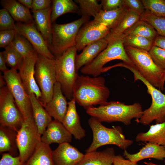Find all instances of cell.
Segmentation results:
<instances>
[{"mask_svg":"<svg viewBox=\"0 0 165 165\" xmlns=\"http://www.w3.org/2000/svg\"><path fill=\"white\" fill-rule=\"evenodd\" d=\"M110 95L105 78L100 76L79 75L73 87V98L86 110L94 106L105 104Z\"/></svg>","mask_w":165,"mask_h":165,"instance_id":"1","label":"cell"},{"mask_svg":"<svg viewBox=\"0 0 165 165\" xmlns=\"http://www.w3.org/2000/svg\"><path fill=\"white\" fill-rule=\"evenodd\" d=\"M86 112L101 122H119L127 126L131 124L133 119L137 122L142 116L143 111L138 102L127 105L119 101H111L97 107H90Z\"/></svg>","mask_w":165,"mask_h":165,"instance_id":"2","label":"cell"},{"mask_svg":"<svg viewBox=\"0 0 165 165\" xmlns=\"http://www.w3.org/2000/svg\"><path fill=\"white\" fill-rule=\"evenodd\" d=\"M120 66L126 68L132 72L134 81L139 80L142 82L146 86L147 92L151 97L150 106L143 111L142 116L137 122L148 125L154 120L156 123L165 122V94L145 79L134 65L123 62L120 63Z\"/></svg>","mask_w":165,"mask_h":165,"instance_id":"3","label":"cell"},{"mask_svg":"<svg viewBox=\"0 0 165 165\" xmlns=\"http://www.w3.org/2000/svg\"><path fill=\"white\" fill-rule=\"evenodd\" d=\"M88 123L93 137L91 144L86 150V153L96 151L99 147L108 145H115L124 150L133 143V140L126 138L120 126L106 127L96 118L91 116Z\"/></svg>","mask_w":165,"mask_h":165,"instance_id":"4","label":"cell"},{"mask_svg":"<svg viewBox=\"0 0 165 165\" xmlns=\"http://www.w3.org/2000/svg\"><path fill=\"white\" fill-rule=\"evenodd\" d=\"M77 51L75 46L55 58L56 81L60 84L63 93L70 100L73 98V87L79 75L75 66Z\"/></svg>","mask_w":165,"mask_h":165,"instance_id":"5","label":"cell"},{"mask_svg":"<svg viewBox=\"0 0 165 165\" xmlns=\"http://www.w3.org/2000/svg\"><path fill=\"white\" fill-rule=\"evenodd\" d=\"M89 17L82 16L73 22L62 24H52V41L49 49L55 57L61 55L75 46L78 32Z\"/></svg>","mask_w":165,"mask_h":165,"instance_id":"6","label":"cell"},{"mask_svg":"<svg viewBox=\"0 0 165 165\" xmlns=\"http://www.w3.org/2000/svg\"><path fill=\"white\" fill-rule=\"evenodd\" d=\"M115 60H120L123 62L134 65L125 51L122 38L109 42L107 47L92 62L81 68L80 72L85 75L99 76L102 73L104 66L108 62Z\"/></svg>","mask_w":165,"mask_h":165,"instance_id":"7","label":"cell"},{"mask_svg":"<svg viewBox=\"0 0 165 165\" xmlns=\"http://www.w3.org/2000/svg\"><path fill=\"white\" fill-rule=\"evenodd\" d=\"M34 76L42 93L39 101L44 107L52 97L57 82L55 59L48 58L38 54Z\"/></svg>","mask_w":165,"mask_h":165,"instance_id":"8","label":"cell"},{"mask_svg":"<svg viewBox=\"0 0 165 165\" xmlns=\"http://www.w3.org/2000/svg\"><path fill=\"white\" fill-rule=\"evenodd\" d=\"M125 51L138 71L149 83L159 90L165 70L158 67L152 59L148 52L130 46Z\"/></svg>","mask_w":165,"mask_h":165,"instance_id":"9","label":"cell"},{"mask_svg":"<svg viewBox=\"0 0 165 165\" xmlns=\"http://www.w3.org/2000/svg\"><path fill=\"white\" fill-rule=\"evenodd\" d=\"M41 136L33 116L24 119L21 127L17 131L16 141L19 155L25 163L41 141Z\"/></svg>","mask_w":165,"mask_h":165,"instance_id":"10","label":"cell"},{"mask_svg":"<svg viewBox=\"0 0 165 165\" xmlns=\"http://www.w3.org/2000/svg\"><path fill=\"white\" fill-rule=\"evenodd\" d=\"M24 120L22 114L6 86L0 88V125L17 131Z\"/></svg>","mask_w":165,"mask_h":165,"instance_id":"11","label":"cell"},{"mask_svg":"<svg viewBox=\"0 0 165 165\" xmlns=\"http://www.w3.org/2000/svg\"><path fill=\"white\" fill-rule=\"evenodd\" d=\"M6 86L24 119L32 116L31 103L17 70L12 69L3 73Z\"/></svg>","mask_w":165,"mask_h":165,"instance_id":"12","label":"cell"},{"mask_svg":"<svg viewBox=\"0 0 165 165\" xmlns=\"http://www.w3.org/2000/svg\"><path fill=\"white\" fill-rule=\"evenodd\" d=\"M15 25L16 32L26 38L38 54L50 59L55 58L35 23L25 24L17 22Z\"/></svg>","mask_w":165,"mask_h":165,"instance_id":"13","label":"cell"},{"mask_svg":"<svg viewBox=\"0 0 165 165\" xmlns=\"http://www.w3.org/2000/svg\"><path fill=\"white\" fill-rule=\"evenodd\" d=\"M110 31L105 25L94 20L89 21L79 30L75 46L77 51H80L88 45L105 38Z\"/></svg>","mask_w":165,"mask_h":165,"instance_id":"14","label":"cell"},{"mask_svg":"<svg viewBox=\"0 0 165 165\" xmlns=\"http://www.w3.org/2000/svg\"><path fill=\"white\" fill-rule=\"evenodd\" d=\"M36 52L30 56L23 58L18 72L25 90L29 95L35 94L39 101L42 97L41 91L35 81L34 74L35 66L38 57Z\"/></svg>","mask_w":165,"mask_h":165,"instance_id":"15","label":"cell"},{"mask_svg":"<svg viewBox=\"0 0 165 165\" xmlns=\"http://www.w3.org/2000/svg\"><path fill=\"white\" fill-rule=\"evenodd\" d=\"M84 156L69 143L59 144L52 152L54 165H77Z\"/></svg>","mask_w":165,"mask_h":165,"instance_id":"16","label":"cell"},{"mask_svg":"<svg viewBox=\"0 0 165 165\" xmlns=\"http://www.w3.org/2000/svg\"><path fill=\"white\" fill-rule=\"evenodd\" d=\"M63 93L60 84L56 82L54 85L52 97L44 107L52 117L61 123L68 108L66 97Z\"/></svg>","mask_w":165,"mask_h":165,"instance_id":"17","label":"cell"},{"mask_svg":"<svg viewBox=\"0 0 165 165\" xmlns=\"http://www.w3.org/2000/svg\"><path fill=\"white\" fill-rule=\"evenodd\" d=\"M72 140V135L62 123L54 119L49 124L41 137L42 142L49 145L52 143H69Z\"/></svg>","mask_w":165,"mask_h":165,"instance_id":"18","label":"cell"},{"mask_svg":"<svg viewBox=\"0 0 165 165\" xmlns=\"http://www.w3.org/2000/svg\"><path fill=\"white\" fill-rule=\"evenodd\" d=\"M75 103L74 98L68 102V109L62 123L75 138L80 140L85 136L86 132L81 126Z\"/></svg>","mask_w":165,"mask_h":165,"instance_id":"19","label":"cell"},{"mask_svg":"<svg viewBox=\"0 0 165 165\" xmlns=\"http://www.w3.org/2000/svg\"><path fill=\"white\" fill-rule=\"evenodd\" d=\"M123 155L126 158L134 163L148 158L162 160L165 159V147L156 144L146 142L138 152L131 154L125 149Z\"/></svg>","mask_w":165,"mask_h":165,"instance_id":"20","label":"cell"},{"mask_svg":"<svg viewBox=\"0 0 165 165\" xmlns=\"http://www.w3.org/2000/svg\"><path fill=\"white\" fill-rule=\"evenodd\" d=\"M108 45V41L103 38L86 46L82 52L76 56L75 62L76 71L78 72L80 68L92 62Z\"/></svg>","mask_w":165,"mask_h":165,"instance_id":"21","label":"cell"},{"mask_svg":"<svg viewBox=\"0 0 165 165\" xmlns=\"http://www.w3.org/2000/svg\"><path fill=\"white\" fill-rule=\"evenodd\" d=\"M52 6L42 10L32 11L36 26L47 44L49 49L52 41Z\"/></svg>","mask_w":165,"mask_h":165,"instance_id":"22","label":"cell"},{"mask_svg":"<svg viewBox=\"0 0 165 165\" xmlns=\"http://www.w3.org/2000/svg\"><path fill=\"white\" fill-rule=\"evenodd\" d=\"M0 4L6 9L14 20L25 24L35 23L30 9L15 0H2Z\"/></svg>","mask_w":165,"mask_h":165,"instance_id":"23","label":"cell"},{"mask_svg":"<svg viewBox=\"0 0 165 165\" xmlns=\"http://www.w3.org/2000/svg\"><path fill=\"white\" fill-rule=\"evenodd\" d=\"M29 96L31 104L32 116L38 132L41 136L49 124L53 120L52 117L34 94L31 93Z\"/></svg>","mask_w":165,"mask_h":165,"instance_id":"24","label":"cell"},{"mask_svg":"<svg viewBox=\"0 0 165 165\" xmlns=\"http://www.w3.org/2000/svg\"><path fill=\"white\" fill-rule=\"evenodd\" d=\"M115 156L112 148H108L101 151L86 152L77 165H112Z\"/></svg>","mask_w":165,"mask_h":165,"instance_id":"25","label":"cell"},{"mask_svg":"<svg viewBox=\"0 0 165 165\" xmlns=\"http://www.w3.org/2000/svg\"><path fill=\"white\" fill-rule=\"evenodd\" d=\"M140 15L134 11L128 10L118 25L110 30L105 38L108 43L114 40L121 38L126 31L140 20Z\"/></svg>","mask_w":165,"mask_h":165,"instance_id":"26","label":"cell"},{"mask_svg":"<svg viewBox=\"0 0 165 165\" xmlns=\"http://www.w3.org/2000/svg\"><path fill=\"white\" fill-rule=\"evenodd\" d=\"M17 131L6 126L0 125V153L7 152L16 156L18 150L16 137Z\"/></svg>","mask_w":165,"mask_h":165,"instance_id":"27","label":"cell"},{"mask_svg":"<svg viewBox=\"0 0 165 165\" xmlns=\"http://www.w3.org/2000/svg\"><path fill=\"white\" fill-rule=\"evenodd\" d=\"M137 142H150L165 147V121L152 125L146 132H141L136 136Z\"/></svg>","mask_w":165,"mask_h":165,"instance_id":"28","label":"cell"},{"mask_svg":"<svg viewBox=\"0 0 165 165\" xmlns=\"http://www.w3.org/2000/svg\"><path fill=\"white\" fill-rule=\"evenodd\" d=\"M52 151L49 145L41 140L24 165H54L52 157Z\"/></svg>","mask_w":165,"mask_h":165,"instance_id":"29","label":"cell"},{"mask_svg":"<svg viewBox=\"0 0 165 165\" xmlns=\"http://www.w3.org/2000/svg\"><path fill=\"white\" fill-rule=\"evenodd\" d=\"M127 10L125 6L112 11L102 10L94 20L103 24L110 30L118 25Z\"/></svg>","mask_w":165,"mask_h":165,"instance_id":"30","label":"cell"},{"mask_svg":"<svg viewBox=\"0 0 165 165\" xmlns=\"http://www.w3.org/2000/svg\"><path fill=\"white\" fill-rule=\"evenodd\" d=\"M51 20L52 24L61 15L68 13H78L79 7L72 0H52Z\"/></svg>","mask_w":165,"mask_h":165,"instance_id":"31","label":"cell"},{"mask_svg":"<svg viewBox=\"0 0 165 165\" xmlns=\"http://www.w3.org/2000/svg\"><path fill=\"white\" fill-rule=\"evenodd\" d=\"M130 35H140L153 40L158 35L151 25L140 19L126 31L122 37Z\"/></svg>","mask_w":165,"mask_h":165,"instance_id":"32","label":"cell"},{"mask_svg":"<svg viewBox=\"0 0 165 165\" xmlns=\"http://www.w3.org/2000/svg\"><path fill=\"white\" fill-rule=\"evenodd\" d=\"M124 46H130L148 52L154 40L140 35H130L122 37Z\"/></svg>","mask_w":165,"mask_h":165,"instance_id":"33","label":"cell"},{"mask_svg":"<svg viewBox=\"0 0 165 165\" xmlns=\"http://www.w3.org/2000/svg\"><path fill=\"white\" fill-rule=\"evenodd\" d=\"M10 45L23 58L32 55L36 52L29 41L17 32Z\"/></svg>","mask_w":165,"mask_h":165,"instance_id":"34","label":"cell"},{"mask_svg":"<svg viewBox=\"0 0 165 165\" xmlns=\"http://www.w3.org/2000/svg\"><path fill=\"white\" fill-rule=\"evenodd\" d=\"M75 2L79 6V11L82 16L94 18L102 10L101 6L96 0H76Z\"/></svg>","mask_w":165,"mask_h":165,"instance_id":"35","label":"cell"},{"mask_svg":"<svg viewBox=\"0 0 165 165\" xmlns=\"http://www.w3.org/2000/svg\"><path fill=\"white\" fill-rule=\"evenodd\" d=\"M140 19L151 25L159 35L165 36V17L155 16L146 10L140 15Z\"/></svg>","mask_w":165,"mask_h":165,"instance_id":"36","label":"cell"},{"mask_svg":"<svg viewBox=\"0 0 165 165\" xmlns=\"http://www.w3.org/2000/svg\"><path fill=\"white\" fill-rule=\"evenodd\" d=\"M2 52L6 64L11 69L16 70L19 69L23 58L10 45L6 48Z\"/></svg>","mask_w":165,"mask_h":165,"instance_id":"37","label":"cell"},{"mask_svg":"<svg viewBox=\"0 0 165 165\" xmlns=\"http://www.w3.org/2000/svg\"><path fill=\"white\" fill-rule=\"evenodd\" d=\"M146 10L159 17H165V0H141Z\"/></svg>","mask_w":165,"mask_h":165,"instance_id":"38","label":"cell"},{"mask_svg":"<svg viewBox=\"0 0 165 165\" xmlns=\"http://www.w3.org/2000/svg\"><path fill=\"white\" fill-rule=\"evenodd\" d=\"M148 53L155 64L165 70V50L153 45Z\"/></svg>","mask_w":165,"mask_h":165,"instance_id":"39","label":"cell"},{"mask_svg":"<svg viewBox=\"0 0 165 165\" xmlns=\"http://www.w3.org/2000/svg\"><path fill=\"white\" fill-rule=\"evenodd\" d=\"M14 20L5 9L0 10V31L15 30Z\"/></svg>","mask_w":165,"mask_h":165,"instance_id":"40","label":"cell"},{"mask_svg":"<svg viewBox=\"0 0 165 165\" xmlns=\"http://www.w3.org/2000/svg\"><path fill=\"white\" fill-rule=\"evenodd\" d=\"M16 32L15 30L0 31V47L5 48L13 42Z\"/></svg>","mask_w":165,"mask_h":165,"instance_id":"41","label":"cell"},{"mask_svg":"<svg viewBox=\"0 0 165 165\" xmlns=\"http://www.w3.org/2000/svg\"><path fill=\"white\" fill-rule=\"evenodd\" d=\"M25 162L20 156H13L8 153L2 154L0 160V165H24Z\"/></svg>","mask_w":165,"mask_h":165,"instance_id":"42","label":"cell"},{"mask_svg":"<svg viewBox=\"0 0 165 165\" xmlns=\"http://www.w3.org/2000/svg\"><path fill=\"white\" fill-rule=\"evenodd\" d=\"M124 6L128 10L134 11L140 15L146 11L145 6L140 0H124Z\"/></svg>","mask_w":165,"mask_h":165,"instance_id":"43","label":"cell"},{"mask_svg":"<svg viewBox=\"0 0 165 165\" xmlns=\"http://www.w3.org/2000/svg\"><path fill=\"white\" fill-rule=\"evenodd\" d=\"M101 4L104 11L113 10L124 6V0H102Z\"/></svg>","mask_w":165,"mask_h":165,"instance_id":"44","label":"cell"},{"mask_svg":"<svg viewBox=\"0 0 165 165\" xmlns=\"http://www.w3.org/2000/svg\"><path fill=\"white\" fill-rule=\"evenodd\" d=\"M52 0H33L32 11H38L46 9L51 6Z\"/></svg>","mask_w":165,"mask_h":165,"instance_id":"45","label":"cell"},{"mask_svg":"<svg viewBox=\"0 0 165 165\" xmlns=\"http://www.w3.org/2000/svg\"><path fill=\"white\" fill-rule=\"evenodd\" d=\"M112 165H138L137 163L132 162L129 160L125 159L123 156H115L113 159Z\"/></svg>","mask_w":165,"mask_h":165,"instance_id":"46","label":"cell"},{"mask_svg":"<svg viewBox=\"0 0 165 165\" xmlns=\"http://www.w3.org/2000/svg\"><path fill=\"white\" fill-rule=\"evenodd\" d=\"M153 45L165 50V36L158 35L154 40Z\"/></svg>","mask_w":165,"mask_h":165,"instance_id":"47","label":"cell"},{"mask_svg":"<svg viewBox=\"0 0 165 165\" xmlns=\"http://www.w3.org/2000/svg\"><path fill=\"white\" fill-rule=\"evenodd\" d=\"M6 63L2 52H0V70L3 73L9 69L6 66Z\"/></svg>","mask_w":165,"mask_h":165,"instance_id":"48","label":"cell"},{"mask_svg":"<svg viewBox=\"0 0 165 165\" xmlns=\"http://www.w3.org/2000/svg\"><path fill=\"white\" fill-rule=\"evenodd\" d=\"M18 1L29 9H31L33 0H18Z\"/></svg>","mask_w":165,"mask_h":165,"instance_id":"49","label":"cell"},{"mask_svg":"<svg viewBox=\"0 0 165 165\" xmlns=\"http://www.w3.org/2000/svg\"><path fill=\"white\" fill-rule=\"evenodd\" d=\"M165 82V70L164 71V73L163 74V75L161 81L160 88L159 90H164V85Z\"/></svg>","mask_w":165,"mask_h":165,"instance_id":"50","label":"cell"},{"mask_svg":"<svg viewBox=\"0 0 165 165\" xmlns=\"http://www.w3.org/2000/svg\"><path fill=\"white\" fill-rule=\"evenodd\" d=\"M6 86V81L4 78L3 75H0V88Z\"/></svg>","mask_w":165,"mask_h":165,"instance_id":"51","label":"cell"},{"mask_svg":"<svg viewBox=\"0 0 165 165\" xmlns=\"http://www.w3.org/2000/svg\"><path fill=\"white\" fill-rule=\"evenodd\" d=\"M144 163L146 165H165V164L164 165L158 164L153 163L151 162H144Z\"/></svg>","mask_w":165,"mask_h":165,"instance_id":"52","label":"cell"},{"mask_svg":"<svg viewBox=\"0 0 165 165\" xmlns=\"http://www.w3.org/2000/svg\"><path fill=\"white\" fill-rule=\"evenodd\" d=\"M164 163H165V159L164 160Z\"/></svg>","mask_w":165,"mask_h":165,"instance_id":"53","label":"cell"}]
</instances>
